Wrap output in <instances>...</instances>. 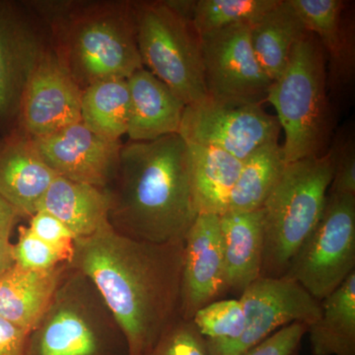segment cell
<instances>
[{"label":"cell","mask_w":355,"mask_h":355,"mask_svg":"<svg viewBox=\"0 0 355 355\" xmlns=\"http://www.w3.org/2000/svg\"><path fill=\"white\" fill-rule=\"evenodd\" d=\"M10 236H0V277L15 266Z\"/></svg>","instance_id":"36"},{"label":"cell","mask_w":355,"mask_h":355,"mask_svg":"<svg viewBox=\"0 0 355 355\" xmlns=\"http://www.w3.org/2000/svg\"><path fill=\"white\" fill-rule=\"evenodd\" d=\"M22 219L17 210L0 197V236L12 235L13 229Z\"/></svg>","instance_id":"35"},{"label":"cell","mask_w":355,"mask_h":355,"mask_svg":"<svg viewBox=\"0 0 355 355\" xmlns=\"http://www.w3.org/2000/svg\"><path fill=\"white\" fill-rule=\"evenodd\" d=\"M110 207L108 188L57 176L44 193L38 210H46L57 217L77 239L94 234L108 223Z\"/></svg>","instance_id":"20"},{"label":"cell","mask_w":355,"mask_h":355,"mask_svg":"<svg viewBox=\"0 0 355 355\" xmlns=\"http://www.w3.org/2000/svg\"><path fill=\"white\" fill-rule=\"evenodd\" d=\"M244 331L232 342H207L209 355H240L292 323L309 324L321 316V303L286 277H259L240 294Z\"/></svg>","instance_id":"10"},{"label":"cell","mask_w":355,"mask_h":355,"mask_svg":"<svg viewBox=\"0 0 355 355\" xmlns=\"http://www.w3.org/2000/svg\"><path fill=\"white\" fill-rule=\"evenodd\" d=\"M333 177L331 154L286 165L263 209L261 277H284L321 218Z\"/></svg>","instance_id":"5"},{"label":"cell","mask_w":355,"mask_h":355,"mask_svg":"<svg viewBox=\"0 0 355 355\" xmlns=\"http://www.w3.org/2000/svg\"><path fill=\"white\" fill-rule=\"evenodd\" d=\"M306 31L318 35L335 69L345 71L352 65V51L342 27L343 2L340 0H288Z\"/></svg>","instance_id":"26"},{"label":"cell","mask_w":355,"mask_h":355,"mask_svg":"<svg viewBox=\"0 0 355 355\" xmlns=\"http://www.w3.org/2000/svg\"><path fill=\"white\" fill-rule=\"evenodd\" d=\"M333 177L329 193L355 196V151L352 139L330 153Z\"/></svg>","instance_id":"33"},{"label":"cell","mask_w":355,"mask_h":355,"mask_svg":"<svg viewBox=\"0 0 355 355\" xmlns=\"http://www.w3.org/2000/svg\"><path fill=\"white\" fill-rule=\"evenodd\" d=\"M29 334L0 317V355H27Z\"/></svg>","instance_id":"34"},{"label":"cell","mask_w":355,"mask_h":355,"mask_svg":"<svg viewBox=\"0 0 355 355\" xmlns=\"http://www.w3.org/2000/svg\"><path fill=\"white\" fill-rule=\"evenodd\" d=\"M19 236L16 244H13L15 265L26 270H46L67 263L62 254L42 241L29 227L20 226Z\"/></svg>","instance_id":"29"},{"label":"cell","mask_w":355,"mask_h":355,"mask_svg":"<svg viewBox=\"0 0 355 355\" xmlns=\"http://www.w3.org/2000/svg\"><path fill=\"white\" fill-rule=\"evenodd\" d=\"M144 355H209L207 342L191 321L179 318Z\"/></svg>","instance_id":"30"},{"label":"cell","mask_w":355,"mask_h":355,"mask_svg":"<svg viewBox=\"0 0 355 355\" xmlns=\"http://www.w3.org/2000/svg\"><path fill=\"white\" fill-rule=\"evenodd\" d=\"M320 303L307 330L312 355H355V272Z\"/></svg>","instance_id":"23"},{"label":"cell","mask_w":355,"mask_h":355,"mask_svg":"<svg viewBox=\"0 0 355 355\" xmlns=\"http://www.w3.org/2000/svg\"><path fill=\"white\" fill-rule=\"evenodd\" d=\"M184 241L156 244L119 234L110 223L77 238L69 265L101 294L128 343L144 355L179 319Z\"/></svg>","instance_id":"1"},{"label":"cell","mask_w":355,"mask_h":355,"mask_svg":"<svg viewBox=\"0 0 355 355\" xmlns=\"http://www.w3.org/2000/svg\"><path fill=\"white\" fill-rule=\"evenodd\" d=\"M308 324L292 323L240 355H298Z\"/></svg>","instance_id":"32"},{"label":"cell","mask_w":355,"mask_h":355,"mask_svg":"<svg viewBox=\"0 0 355 355\" xmlns=\"http://www.w3.org/2000/svg\"><path fill=\"white\" fill-rule=\"evenodd\" d=\"M33 140L57 176L102 189L108 188L116 177L123 144L102 139L83 121Z\"/></svg>","instance_id":"14"},{"label":"cell","mask_w":355,"mask_h":355,"mask_svg":"<svg viewBox=\"0 0 355 355\" xmlns=\"http://www.w3.org/2000/svg\"><path fill=\"white\" fill-rule=\"evenodd\" d=\"M355 272V196L328 193L323 214L284 277L321 302Z\"/></svg>","instance_id":"8"},{"label":"cell","mask_w":355,"mask_h":355,"mask_svg":"<svg viewBox=\"0 0 355 355\" xmlns=\"http://www.w3.org/2000/svg\"><path fill=\"white\" fill-rule=\"evenodd\" d=\"M207 342H232L242 335L245 314L240 299H222L203 306L191 320Z\"/></svg>","instance_id":"28"},{"label":"cell","mask_w":355,"mask_h":355,"mask_svg":"<svg viewBox=\"0 0 355 355\" xmlns=\"http://www.w3.org/2000/svg\"><path fill=\"white\" fill-rule=\"evenodd\" d=\"M27 355H128V349L101 294L69 265L50 305L28 335Z\"/></svg>","instance_id":"4"},{"label":"cell","mask_w":355,"mask_h":355,"mask_svg":"<svg viewBox=\"0 0 355 355\" xmlns=\"http://www.w3.org/2000/svg\"><path fill=\"white\" fill-rule=\"evenodd\" d=\"M130 141H150L179 133L186 104L160 79L142 67L127 79Z\"/></svg>","instance_id":"17"},{"label":"cell","mask_w":355,"mask_h":355,"mask_svg":"<svg viewBox=\"0 0 355 355\" xmlns=\"http://www.w3.org/2000/svg\"><path fill=\"white\" fill-rule=\"evenodd\" d=\"M28 227L42 241L62 254L69 263L76 237L60 219L46 210L40 209L29 219Z\"/></svg>","instance_id":"31"},{"label":"cell","mask_w":355,"mask_h":355,"mask_svg":"<svg viewBox=\"0 0 355 355\" xmlns=\"http://www.w3.org/2000/svg\"><path fill=\"white\" fill-rule=\"evenodd\" d=\"M307 33L288 0H279L275 8L251 25L254 55L272 83L284 73L294 46Z\"/></svg>","instance_id":"22"},{"label":"cell","mask_w":355,"mask_h":355,"mask_svg":"<svg viewBox=\"0 0 355 355\" xmlns=\"http://www.w3.org/2000/svg\"><path fill=\"white\" fill-rule=\"evenodd\" d=\"M280 125L261 105L226 104L209 97L184 108L179 133L188 144L221 149L241 161L273 140Z\"/></svg>","instance_id":"12"},{"label":"cell","mask_w":355,"mask_h":355,"mask_svg":"<svg viewBox=\"0 0 355 355\" xmlns=\"http://www.w3.org/2000/svg\"><path fill=\"white\" fill-rule=\"evenodd\" d=\"M69 263L46 270L14 266L0 277V317L28 334L50 305Z\"/></svg>","instance_id":"19"},{"label":"cell","mask_w":355,"mask_h":355,"mask_svg":"<svg viewBox=\"0 0 355 355\" xmlns=\"http://www.w3.org/2000/svg\"><path fill=\"white\" fill-rule=\"evenodd\" d=\"M279 0H198L193 1L191 22L198 37L236 24L253 25Z\"/></svg>","instance_id":"27"},{"label":"cell","mask_w":355,"mask_h":355,"mask_svg":"<svg viewBox=\"0 0 355 355\" xmlns=\"http://www.w3.org/2000/svg\"><path fill=\"white\" fill-rule=\"evenodd\" d=\"M51 50L81 90L109 79H128L142 69L135 2L34 1Z\"/></svg>","instance_id":"3"},{"label":"cell","mask_w":355,"mask_h":355,"mask_svg":"<svg viewBox=\"0 0 355 355\" xmlns=\"http://www.w3.org/2000/svg\"><path fill=\"white\" fill-rule=\"evenodd\" d=\"M142 64L186 104L207 99L200 37L169 1L135 2Z\"/></svg>","instance_id":"7"},{"label":"cell","mask_w":355,"mask_h":355,"mask_svg":"<svg viewBox=\"0 0 355 355\" xmlns=\"http://www.w3.org/2000/svg\"><path fill=\"white\" fill-rule=\"evenodd\" d=\"M108 190L110 225L139 241H184L198 216L190 150L178 133L123 144L118 171Z\"/></svg>","instance_id":"2"},{"label":"cell","mask_w":355,"mask_h":355,"mask_svg":"<svg viewBox=\"0 0 355 355\" xmlns=\"http://www.w3.org/2000/svg\"><path fill=\"white\" fill-rule=\"evenodd\" d=\"M207 97L226 104L261 105L272 81L251 42V25L236 24L200 36Z\"/></svg>","instance_id":"9"},{"label":"cell","mask_w":355,"mask_h":355,"mask_svg":"<svg viewBox=\"0 0 355 355\" xmlns=\"http://www.w3.org/2000/svg\"><path fill=\"white\" fill-rule=\"evenodd\" d=\"M266 101L275 107L287 164L315 157L327 125L324 55L309 32L296 44L284 73L268 89Z\"/></svg>","instance_id":"6"},{"label":"cell","mask_w":355,"mask_h":355,"mask_svg":"<svg viewBox=\"0 0 355 355\" xmlns=\"http://www.w3.org/2000/svg\"><path fill=\"white\" fill-rule=\"evenodd\" d=\"M50 40L28 2L0 0V132L17 128L26 85Z\"/></svg>","instance_id":"11"},{"label":"cell","mask_w":355,"mask_h":355,"mask_svg":"<svg viewBox=\"0 0 355 355\" xmlns=\"http://www.w3.org/2000/svg\"><path fill=\"white\" fill-rule=\"evenodd\" d=\"M81 94L50 44L26 85L16 128L37 139L81 121Z\"/></svg>","instance_id":"13"},{"label":"cell","mask_w":355,"mask_h":355,"mask_svg":"<svg viewBox=\"0 0 355 355\" xmlns=\"http://www.w3.org/2000/svg\"><path fill=\"white\" fill-rule=\"evenodd\" d=\"M220 217L226 291L241 294L261 277L263 233L261 209L225 212Z\"/></svg>","instance_id":"18"},{"label":"cell","mask_w":355,"mask_h":355,"mask_svg":"<svg viewBox=\"0 0 355 355\" xmlns=\"http://www.w3.org/2000/svg\"><path fill=\"white\" fill-rule=\"evenodd\" d=\"M287 163L279 140H273L243 161L241 172L229 200V212L263 209L286 170Z\"/></svg>","instance_id":"24"},{"label":"cell","mask_w":355,"mask_h":355,"mask_svg":"<svg viewBox=\"0 0 355 355\" xmlns=\"http://www.w3.org/2000/svg\"><path fill=\"white\" fill-rule=\"evenodd\" d=\"M191 178L198 214L220 216L241 172L243 161L221 149L188 144Z\"/></svg>","instance_id":"21"},{"label":"cell","mask_w":355,"mask_h":355,"mask_svg":"<svg viewBox=\"0 0 355 355\" xmlns=\"http://www.w3.org/2000/svg\"><path fill=\"white\" fill-rule=\"evenodd\" d=\"M130 98L127 79L92 84L81 94V121L91 132L110 141L127 135Z\"/></svg>","instance_id":"25"},{"label":"cell","mask_w":355,"mask_h":355,"mask_svg":"<svg viewBox=\"0 0 355 355\" xmlns=\"http://www.w3.org/2000/svg\"><path fill=\"white\" fill-rule=\"evenodd\" d=\"M226 291L220 217L198 214L184 239L180 317L191 321Z\"/></svg>","instance_id":"15"},{"label":"cell","mask_w":355,"mask_h":355,"mask_svg":"<svg viewBox=\"0 0 355 355\" xmlns=\"http://www.w3.org/2000/svg\"><path fill=\"white\" fill-rule=\"evenodd\" d=\"M57 174L44 163L34 140L19 130L0 137V197L30 219Z\"/></svg>","instance_id":"16"}]
</instances>
